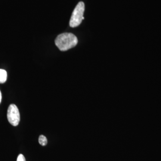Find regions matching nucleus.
Listing matches in <instances>:
<instances>
[{
  "label": "nucleus",
  "mask_w": 161,
  "mask_h": 161,
  "mask_svg": "<svg viewBox=\"0 0 161 161\" xmlns=\"http://www.w3.org/2000/svg\"><path fill=\"white\" fill-rule=\"evenodd\" d=\"M55 44L60 51L65 52L75 47L78 44V39L72 33H64L58 35Z\"/></svg>",
  "instance_id": "f257e3e1"
},
{
  "label": "nucleus",
  "mask_w": 161,
  "mask_h": 161,
  "mask_svg": "<svg viewBox=\"0 0 161 161\" xmlns=\"http://www.w3.org/2000/svg\"><path fill=\"white\" fill-rule=\"evenodd\" d=\"M85 11V4L83 2H80L74 10L70 20L69 25L72 28H76L80 25L84 19V13Z\"/></svg>",
  "instance_id": "f03ea898"
},
{
  "label": "nucleus",
  "mask_w": 161,
  "mask_h": 161,
  "mask_svg": "<svg viewBox=\"0 0 161 161\" xmlns=\"http://www.w3.org/2000/svg\"><path fill=\"white\" fill-rule=\"evenodd\" d=\"M7 119L8 121L12 125L16 127L19 124L20 117L19 110L17 106L15 104H10L7 110Z\"/></svg>",
  "instance_id": "7ed1b4c3"
},
{
  "label": "nucleus",
  "mask_w": 161,
  "mask_h": 161,
  "mask_svg": "<svg viewBox=\"0 0 161 161\" xmlns=\"http://www.w3.org/2000/svg\"><path fill=\"white\" fill-rule=\"evenodd\" d=\"M7 79V74L5 70L0 69V84L4 83Z\"/></svg>",
  "instance_id": "20e7f679"
},
{
  "label": "nucleus",
  "mask_w": 161,
  "mask_h": 161,
  "mask_svg": "<svg viewBox=\"0 0 161 161\" xmlns=\"http://www.w3.org/2000/svg\"><path fill=\"white\" fill-rule=\"evenodd\" d=\"M38 142H39V143L41 146H46L47 144V139L46 137L43 135H41L39 137Z\"/></svg>",
  "instance_id": "39448f33"
},
{
  "label": "nucleus",
  "mask_w": 161,
  "mask_h": 161,
  "mask_svg": "<svg viewBox=\"0 0 161 161\" xmlns=\"http://www.w3.org/2000/svg\"><path fill=\"white\" fill-rule=\"evenodd\" d=\"M17 161H26L24 156L22 154H20L17 157Z\"/></svg>",
  "instance_id": "423d86ee"
},
{
  "label": "nucleus",
  "mask_w": 161,
  "mask_h": 161,
  "mask_svg": "<svg viewBox=\"0 0 161 161\" xmlns=\"http://www.w3.org/2000/svg\"><path fill=\"white\" fill-rule=\"evenodd\" d=\"M1 98H2V95H1V92L0 91V103H1Z\"/></svg>",
  "instance_id": "0eeeda50"
}]
</instances>
